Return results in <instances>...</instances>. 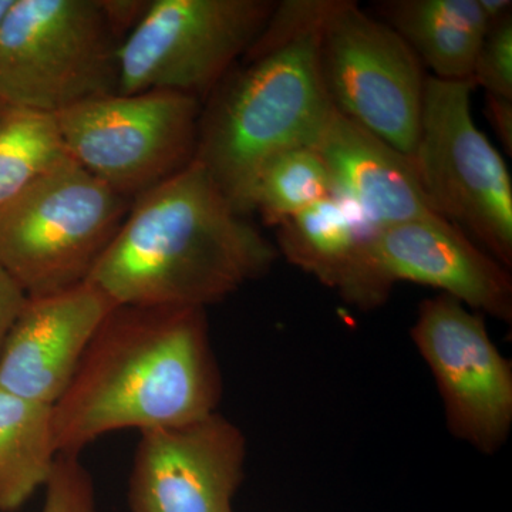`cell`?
Returning <instances> with one entry per match:
<instances>
[{"label": "cell", "mask_w": 512, "mask_h": 512, "mask_svg": "<svg viewBox=\"0 0 512 512\" xmlns=\"http://www.w3.org/2000/svg\"><path fill=\"white\" fill-rule=\"evenodd\" d=\"M221 397L205 309L116 306L53 404L57 453L80 456L114 431L204 419Z\"/></svg>", "instance_id": "6da1fadb"}, {"label": "cell", "mask_w": 512, "mask_h": 512, "mask_svg": "<svg viewBox=\"0 0 512 512\" xmlns=\"http://www.w3.org/2000/svg\"><path fill=\"white\" fill-rule=\"evenodd\" d=\"M276 256L192 161L137 195L87 282L117 306L207 309L265 275Z\"/></svg>", "instance_id": "7a4b0ae2"}, {"label": "cell", "mask_w": 512, "mask_h": 512, "mask_svg": "<svg viewBox=\"0 0 512 512\" xmlns=\"http://www.w3.org/2000/svg\"><path fill=\"white\" fill-rule=\"evenodd\" d=\"M325 6L326 0L276 3L244 69L201 114L194 161L239 214H248L262 168L285 151L315 148L335 111L319 66Z\"/></svg>", "instance_id": "3957f363"}, {"label": "cell", "mask_w": 512, "mask_h": 512, "mask_svg": "<svg viewBox=\"0 0 512 512\" xmlns=\"http://www.w3.org/2000/svg\"><path fill=\"white\" fill-rule=\"evenodd\" d=\"M124 37L107 0H13L0 22V101L55 116L117 93Z\"/></svg>", "instance_id": "277c9868"}, {"label": "cell", "mask_w": 512, "mask_h": 512, "mask_svg": "<svg viewBox=\"0 0 512 512\" xmlns=\"http://www.w3.org/2000/svg\"><path fill=\"white\" fill-rule=\"evenodd\" d=\"M128 210V198L67 161L0 207V268L28 296L82 284Z\"/></svg>", "instance_id": "5b68a950"}, {"label": "cell", "mask_w": 512, "mask_h": 512, "mask_svg": "<svg viewBox=\"0 0 512 512\" xmlns=\"http://www.w3.org/2000/svg\"><path fill=\"white\" fill-rule=\"evenodd\" d=\"M474 87L427 77L412 160L431 210L511 269V177L473 119Z\"/></svg>", "instance_id": "8992f818"}, {"label": "cell", "mask_w": 512, "mask_h": 512, "mask_svg": "<svg viewBox=\"0 0 512 512\" xmlns=\"http://www.w3.org/2000/svg\"><path fill=\"white\" fill-rule=\"evenodd\" d=\"M271 0H151L119 49L117 93L150 90L200 99L268 25Z\"/></svg>", "instance_id": "52a82bcc"}, {"label": "cell", "mask_w": 512, "mask_h": 512, "mask_svg": "<svg viewBox=\"0 0 512 512\" xmlns=\"http://www.w3.org/2000/svg\"><path fill=\"white\" fill-rule=\"evenodd\" d=\"M74 163L123 197H137L194 161L200 99L170 90L83 101L55 114Z\"/></svg>", "instance_id": "ba28073f"}, {"label": "cell", "mask_w": 512, "mask_h": 512, "mask_svg": "<svg viewBox=\"0 0 512 512\" xmlns=\"http://www.w3.org/2000/svg\"><path fill=\"white\" fill-rule=\"evenodd\" d=\"M319 66L340 114L412 158L429 76L396 30L355 2L326 0Z\"/></svg>", "instance_id": "9c48e42d"}, {"label": "cell", "mask_w": 512, "mask_h": 512, "mask_svg": "<svg viewBox=\"0 0 512 512\" xmlns=\"http://www.w3.org/2000/svg\"><path fill=\"white\" fill-rule=\"evenodd\" d=\"M508 271L456 225L433 214L375 229L335 291L349 305L372 311L386 302L394 285L412 282L511 323Z\"/></svg>", "instance_id": "30bf717a"}, {"label": "cell", "mask_w": 512, "mask_h": 512, "mask_svg": "<svg viewBox=\"0 0 512 512\" xmlns=\"http://www.w3.org/2000/svg\"><path fill=\"white\" fill-rule=\"evenodd\" d=\"M410 338L434 377L448 431L478 453L497 454L512 429V365L483 315L439 293L420 303Z\"/></svg>", "instance_id": "8fae6325"}, {"label": "cell", "mask_w": 512, "mask_h": 512, "mask_svg": "<svg viewBox=\"0 0 512 512\" xmlns=\"http://www.w3.org/2000/svg\"><path fill=\"white\" fill-rule=\"evenodd\" d=\"M128 480L130 512H234L247 439L220 413L141 431Z\"/></svg>", "instance_id": "7c38bea8"}, {"label": "cell", "mask_w": 512, "mask_h": 512, "mask_svg": "<svg viewBox=\"0 0 512 512\" xmlns=\"http://www.w3.org/2000/svg\"><path fill=\"white\" fill-rule=\"evenodd\" d=\"M116 306L87 281L28 296L0 350V389L53 406Z\"/></svg>", "instance_id": "4fadbf2b"}, {"label": "cell", "mask_w": 512, "mask_h": 512, "mask_svg": "<svg viewBox=\"0 0 512 512\" xmlns=\"http://www.w3.org/2000/svg\"><path fill=\"white\" fill-rule=\"evenodd\" d=\"M315 150L345 195L375 229L436 214L424 195L413 160L333 111Z\"/></svg>", "instance_id": "5bb4252c"}, {"label": "cell", "mask_w": 512, "mask_h": 512, "mask_svg": "<svg viewBox=\"0 0 512 512\" xmlns=\"http://www.w3.org/2000/svg\"><path fill=\"white\" fill-rule=\"evenodd\" d=\"M384 22L444 82L471 80L490 25L480 0H397L383 3ZM473 82V80H471Z\"/></svg>", "instance_id": "9a60e30c"}, {"label": "cell", "mask_w": 512, "mask_h": 512, "mask_svg": "<svg viewBox=\"0 0 512 512\" xmlns=\"http://www.w3.org/2000/svg\"><path fill=\"white\" fill-rule=\"evenodd\" d=\"M373 229L340 192L278 227L279 251L289 264L336 289L355 264Z\"/></svg>", "instance_id": "2e32d148"}, {"label": "cell", "mask_w": 512, "mask_h": 512, "mask_svg": "<svg viewBox=\"0 0 512 512\" xmlns=\"http://www.w3.org/2000/svg\"><path fill=\"white\" fill-rule=\"evenodd\" d=\"M52 407L0 389V512L20 510L49 480L59 454Z\"/></svg>", "instance_id": "e0dca14e"}, {"label": "cell", "mask_w": 512, "mask_h": 512, "mask_svg": "<svg viewBox=\"0 0 512 512\" xmlns=\"http://www.w3.org/2000/svg\"><path fill=\"white\" fill-rule=\"evenodd\" d=\"M70 160L53 114L5 106L0 114V207Z\"/></svg>", "instance_id": "ac0fdd59"}, {"label": "cell", "mask_w": 512, "mask_h": 512, "mask_svg": "<svg viewBox=\"0 0 512 512\" xmlns=\"http://www.w3.org/2000/svg\"><path fill=\"white\" fill-rule=\"evenodd\" d=\"M332 192V175L318 151L293 148L262 168L249 197V212H259L265 224L279 227Z\"/></svg>", "instance_id": "d6986e66"}, {"label": "cell", "mask_w": 512, "mask_h": 512, "mask_svg": "<svg viewBox=\"0 0 512 512\" xmlns=\"http://www.w3.org/2000/svg\"><path fill=\"white\" fill-rule=\"evenodd\" d=\"M43 488V512H100L92 474L76 454H57Z\"/></svg>", "instance_id": "ffe728a7"}, {"label": "cell", "mask_w": 512, "mask_h": 512, "mask_svg": "<svg viewBox=\"0 0 512 512\" xmlns=\"http://www.w3.org/2000/svg\"><path fill=\"white\" fill-rule=\"evenodd\" d=\"M471 80L485 94L512 99V13L488 29Z\"/></svg>", "instance_id": "44dd1931"}, {"label": "cell", "mask_w": 512, "mask_h": 512, "mask_svg": "<svg viewBox=\"0 0 512 512\" xmlns=\"http://www.w3.org/2000/svg\"><path fill=\"white\" fill-rule=\"evenodd\" d=\"M28 295L18 282L0 268V350L5 345L10 329L18 318Z\"/></svg>", "instance_id": "7402d4cb"}, {"label": "cell", "mask_w": 512, "mask_h": 512, "mask_svg": "<svg viewBox=\"0 0 512 512\" xmlns=\"http://www.w3.org/2000/svg\"><path fill=\"white\" fill-rule=\"evenodd\" d=\"M485 110L495 133L507 151L512 153V99L485 94Z\"/></svg>", "instance_id": "603a6c76"}, {"label": "cell", "mask_w": 512, "mask_h": 512, "mask_svg": "<svg viewBox=\"0 0 512 512\" xmlns=\"http://www.w3.org/2000/svg\"><path fill=\"white\" fill-rule=\"evenodd\" d=\"M13 0H0V22H2L3 18H5L6 12L12 5Z\"/></svg>", "instance_id": "cb8c5ba5"}, {"label": "cell", "mask_w": 512, "mask_h": 512, "mask_svg": "<svg viewBox=\"0 0 512 512\" xmlns=\"http://www.w3.org/2000/svg\"><path fill=\"white\" fill-rule=\"evenodd\" d=\"M3 109H5V104L0 101V114H2Z\"/></svg>", "instance_id": "d4e9b609"}]
</instances>
